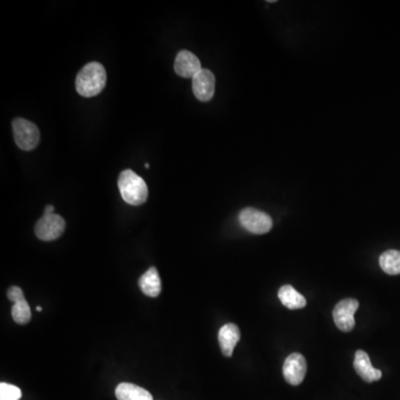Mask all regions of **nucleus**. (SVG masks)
<instances>
[{
    "label": "nucleus",
    "mask_w": 400,
    "mask_h": 400,
    "mask_svg": "<svg viewBox=\"0 0 400 400\" xmlns=\"http://www.w3.org/2000/svg\"><path fill=\"white\" fill-rule=\"evenodd\" d=\"M107 82V74L99 63H89L82 67L76 77V89L82 97L97 96L104 91Z\"/></svg>",
    "instance_id": "1"
},
{
    "label": "nucleus",
    "mask_w": 400,
    "mask_h": 400,
    "mask_svg": "<svg viewBox=\"0 0 400 400\" xmlns=\"http://www.w3.org/2000/svg\"><path fill=\"white\" fill-rule=\"evenodd\" d=\"M118 188L121 197L129 205H143L148 198V187L146 181L130 169L121 171L118 177Z\"/></svg>",
    "instance_id": "2"
},
{
    "label": "nucleus",
    "mask_w": 400,
    "mask_h": 400,
    "mask_svg": "<svg viewBox=\"0 0 400 400\" xmlns=\"http://www.w3.org/2000/svg\"><path fill=\"white\" fill-rule=\"evenodd\" d=\"M13 132L17 146L22 151H33L40 141L38 127L31 121L24 118L13 121Z\"/></svg>",
    "instance_id": "3"
},
{
    "label": "nucleus",
    "mask_w": 400,
    "mask_h": 400,
    "mask_svg": "<svg viewBox=\"0 0 400 400\" xmlns=\"http://www.w3.org/2000/svg\"><path fill=\"white\" fill-rule=\"evenodd\" d=\"M240 225L256 235H263L272 228V217L263 211L255 208H245L239 214Z\"/></svg>",
    "instance_id": "4"
},
{
    "label": "nucleus",
    "mask_w": 400,
    "mask_h": 400,
    "mask_svg": "<svg viewBox=\"0 0 400 400\" xmlns=\"http://www.w3.org/2000/svg\"><path fill=\"white\" fill-rule=\"evenodd\" d=\"M66 222L63 217L56 214H44L35 226V233L40 240H56L63 235Z\"/></svg>",
    "instance_id": "5"
},
{
    "label": "nucleus",
    "mask_w": 400,
    "mask_h": 400,
    "mask_svg": "<svg viewBox=\"0 0 400 400\" xmlns=\"http://www.w3.org/2000/svg\"><path fill=\"white\" fill-rule=\"evenodd\" d=\"M360 308V302L356 299L346 298L340 300L334 310H332V317H334L336 326L344 332H349L355 327V313Z\"/></svg>",
    "instance_id": "6"
},
{
    "label": "nucleus",
    "mask_w": 400,
    "mask_h": 400,
    "mask_svg": "<svg viewBox=\"0 0 400 400\" xmlns=\"http://www.w3.org/2000/svg\"><path fill=\"white\" fill-rule=\"evenodd\" d=\"M282 373L288 384L298 386L304 381L307 373V362L305 357L299 353H293L286 358Z\"/></svg>",
    "instance_id": "7"
},
{
    "label": "nucleus",
    "mask_w": 400,
    "mask_h": 400,
    "mask_svg": "<svg viewBox=\"0 0 400 400\" xmlns=\"http://www.w3.org/2000/svg\"><path fill=\"white\" fill-rule=\"evenodd\" d=\"M216 79L209 69H201L195 77L192 78V91L196 98L200 102H209L214 97Z\"/></svg>",
    "instance_id": "8"
},
{
    "label": "nucleus",
    "mask_w": 400,
    "mask_h": 400,
    "mask_svg": "<svg viewBox=\"0 0 400 400\" xmlns=\"http://www.w3.org/2000/svg\"><path fill=\"white\" fill-rule=\"evenodd\" d=\"M175 72L184 78H194L201 70V63L197 56L188 50H181L176 57Z\"/></svg>",
    "instance_id": "9"
},
{
    "label": "nucleus",
    "mask_w": 400,
    "mask_h": 400,
    "mask_svg": "<svg viewBox=\"0 0 400 400\" xmlns=\"http://www.w3.org/2000/svg\"><path fill=\"white\" fill-rule=\"evenodd\" d=\"M354 367L360 378L366 383L378 381L383 377L381 370L373 367L369 356L364 351H357L355 354Z\"/></svg>",
    "instance_id": "10"
},
{
    "label": "nucleus",
    "mask_w": 400,
    "mask_h": 400,
    "mask_svg": "<svg viewBox=\"0 0 400 400\" xmlns=\"http://www.w3.org/2000/svg\"><path fill=\"white\" fill-rule=\"evenodd\" d=\"M239 340H240V330L235 323H226L218 332L220 348L226 357L233 356V349Z\"/></svg>",
    "instance_id": "11"
},
{
    "label": "nucleus",
    "mask_w": 400,
    "mask_h": 400,
    "mask_svg": "<svg viewBox=\"0 0 400 400\" xmlns=\"http://www.w3.org/2000/svg\"><path fill=\"white\" fill-rule=\"evenodd\" d=\"M139 287L146 296L151 297V298L160 296V291H162V282H160V274L156 267H151L140 277Z\"/></svg>",
    "instance_id": "12"
},
{
    "label": "nucleus",
    "mask_w": 400,
    "mask_h": 400,
    "mask_svg": "<svg viewBox=\"0 0 400 400\" xmlns=\"http://www.w3.org/2000/svg\"><path fill=\"white\" fill-rule=\"evenodd\" d=\"M115 394L118 400H154L148 390L130 383L119 384Z\"/></svg>",
    "instance_id": "13"
},
{
    "label": "nucleus",
    "mask_w": 400,
    "mask_h": 400,
    "mask_svg": "<svg viewBox=\"0 0 400 400\" xmlns=\"http://www.w3.org/2000/svg\"><path fill=\"white\" fill-rule=\"evenodd\" d=\"M278 298L288 309H302L307 305L306 298L291 285L282 286L280 288L278 291Z\"/></svg>",
    "instance_id": "14"
},
{
    "label": "nucleus",
    "mask_w": 400,
    "mask_h": 400,
    "mask_svg": "<svg viewBox=\"0 0 400 400\" xmlns=\"http://www.w3.org/2000/svg\"><path fill=\"white\" fill-rule=\"evenodd\" d=\"M380 268L388 275L400 274V252L399 250H387L379 257Z\"/></svg>",
    "instance_id": "15"
},
{
    "label": "nucleus",
    "mask_w": 400,
    "mask_h": 400,
    "mask_svg": "<svg viewBox=\"0 0 400 400\" xmlns=\"http://www.w3.org/2000/svg\"><path fill=\"white\" fill-rule=\"evenodd\" d=\"M11 316H13L14 321L20 325H26L31 321V306L26 299L15 302L14 306L11 308Z\"/></svg>",
    "instance_id": "16"
},
{
    "label": "nucleus",
    "mask_w": 400,
    "mask_h": 400,
    "mask_svg": "<svg viewBox=\"0 0 400 400\" xmlns=\"http://www.w3.org/2000/svg\"><path fill=\"white\" fill-rule=\"evenodd\" d=\"M22 390L14 385L1 383L0 384V400H20Z\"/></svg>",
    "instance_id": "17"
},
{
    "label": "nucleus",
    "mask_w": 400,
    "mask_h": 400,
    "mask_svg": "<svg viewBox=\"0 0 400 400\" xmlns=\"http://www.w3.org/2000/svg\"><path fill=\"white\" fill-rule=\"evenodd\" d=\"M7 297H8L9 300L14 302V304L15 302H20V300H22V299H25L22 289H20V287H17V286H13V287L9 288L8 291H7Z\"/></svg>",
    "instance_id": "18"
},
{
    "label": "nucleus",
    "mask_w": 400,
    "mask_h": 400,
    "mask_svg": "<svg viewBox=\"0 0 400 400\" xmlns=\"http://www.w3.org/2000/svg\"><path fill=\"white\" fill-rule=\"evenodd\" d=\"M54 210H55V208H54V206L52 205L46 206L44 214H55V213H54Z\"/></svg>",
    "instance_id": "19"
},
{
    "label": "nucleus",
    "mask_w": 400,
    "mask_h": 400,
    "mask_svg": "<svg viewBox=\"0 0 400 400\" xmlns=\"http://www.w3.org/2000/svg\"><path fill=\"white\" fill-rule=\"evenodd\" d=\"M41 310H43V308L37 307V311H41Z\"/></svg>",
    "instance_id": "20"
},
{
    "label": "nucleus",
    "mask_w": 400,
    "mask_h": 400,
    "mask_svg": "<svg viewBox=\"0 0 400 400\" xmlns=\"http://www.w3.org/2000/svg\"><path fill=\"white\" fill-rule=\"evenodd\" d=\"M145 167L147 168V169H149V164H146Z\"/></svg>",
    "instance_id": "21"
}]
</instances>
